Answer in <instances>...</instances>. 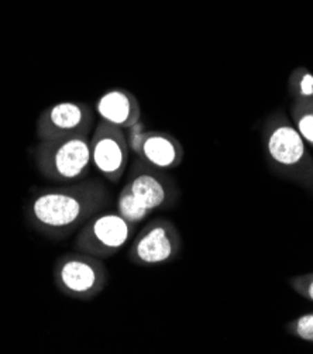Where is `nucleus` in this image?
<instances>
[{"instance_id": "f257e3e1", "label": "nucleus", "mask_w": 313, "mask_h": 354, "mask_svg": "<svg viewBox=\"0 0 313 354\" xmlns=\"http://www.w3.org/2000/svg\"><path fill=\"white\" fill-rule=\"evenodd\" d=\"M112 202L108 187L97 180H82L34 192L24 215L31 229L59 240L81 229Z\"/></svg>"}, {"instance_id": "f03ea898", "label": "nucleus", "mask_w": 313, "mask_h": 354, "mask_svg": "<svg viewBox=\"0 0 313 354\" xmlns=\"http://www.w3.org/2000/svg\"><path fill=\"white\" fill-rule=\"evenodd\" d=\"M306 141L284 112H272L263 126V145L272 171L284 178L309 185L313 184V161Z\"/></svg>"}, {"instance_id": "7ed1b4c3", "label": "nucleus", "mask_w": 313, "mask_h": 354, "mask_svg": "<svg viewBox=\"0 0 313 354\" xmlns=\"http://www.w3.org/2000/svg\"><path fill=\"white\" fill-rule=\"evenodd\" d=\"M32 160L44 178L61 185L85 180L92 165L91 136L73 134L41 140Z\"/></svg>"}, {"instance_id": "20e7f679", "label": "nucleus", "mask_w": 313, "mask_h": 354, "mask_svg": "<svg viewBox=\"0 0 313 354\" xmlns=\"http://www.w3.org/2000/svg\"><path fill=\"white\" fill-rule=\"evenodd\" d=\"M54 282L62 295L89 301L106 288L109 270L102 259L81 252L68 253L55 260Z\"/></svg>"}, {"instance_id": "39448f33", "label": "nucleus", "mask_w": 313, "mask_h": 354, "mask_svg": "<svg viewBox=\"0 0 313 354\" xmlns=\"http://www.w3.org/2000/svg\"><path fill=\"white\" fill-rule=\"evenodd\" d=\"M134 225L117 212H100L88 221L74 240V250L97 259H111L133 237Z\"/></svg>"}, {"instance_id": "423d86ee", "label": "nucleus", "mask_w": 313, "mask_h": 354, "mask_svg": "<svg viewBox=\"0 0 313 354\" xmlns=\"http://www.w3.org/2000/svg\"><path fill=\"white\" fill-rule=\"evenodd\" d=\"M182 252V236L177 225L168 219H154L134 237L127 259L142 267L161 266L176 260Z\"/></svg>"}, {"instance_id": "0eeeda50", "label": "nucleus", "mask_w": 313, "mask_h": 354, "mask_svg": "<svg viewBox=\"0 0 313 354\" xmlns=\"http://www.w3.org/2000/svg\"><path fill=\"white\" fill-rule=\"evenodd\" d=\"M126 187L138 203L151 212L172 207L181 194L167 169L157 168L138 157L129 171Z\"/></svg>"}, {"instance_id": "6e6552de", "label": "nucleus", "mask_w": 313, "mask_h": 354, "mask_svg": "<svg viewBox=\"0 0 313 354\" xmlns=\"http://www.w3.org/2000/svg\"><path fill=\"white\" fill-rule=\"evenodd\" d=\"M129 141L123 129L99 122L91 134L92 164L104 178L119 184L129 164Z\"/></svg>"}, {"instance_id": "1a4fd4ad", "label": "nucleus", "mask_w": 313, "mask_h": 354, "mask_svg": "<svg viewBox=\"0 0 313 354\" xmlns=\"http://www.w3.org/2000/svg\"><path fill=\"white\" fill-rule=\"evenodd\" d=\"M95 129V113L85 102H58L43 111L36 122L37 140L61 136H91Z\"/></svg>"}, {"instance_id": "9d476101", "label": "nucleus", "mask_w": 313, "mask_h": 354, "mask_svg": "<svg viewBox=\"0 0 313 354\" xmlns=\"http://www.w3.org/2000/svg\"><path fill=\"white\" fill-rule=\"evenodd\" d=\"M127 130H130V137H127L129 147L138 158L167 171L182 164L185 156L184 147L172 134L146 131L143 130L142 122Z\"/></svg>"}, {"instance_id": "9b49d317", "label": "nucleus", "mask_w": 313, "mask_h": 354, "mask_svg": "<svg viewBox=\"0 0 313 354\" xmlns=\"http://www.w3.org/2000/svg\"><path fill=\"white\" fill-rule=\"evenodd\" d=\"M95 111L102 122L123 130L142 122L140 103L127 89L115 88L106 91L96 100Z\"/></svg>"}, {"instance_id": "f8f14e48", "label": "nucleus", "mask_w": 313, "mask_h": 354, "mask_svg": "<svg viewBox=\"0 0 313 354\" xmlns=\"http://www.w3.org/2000/svg\"><path fill=\"white\" fill-rule=\"evenodd\" d=\"M116 206H117V214L134 226L142 223L153 214L151 210L146 209L144 206H142L135 201V198L133 196V194L130 192V189L126 185L123 187V189L119 194Z\"/></svg>"}, {"instance_id": "ddd939ff", "label": "nucleus", "mask_w": 313, "mask_h": 354, "mask_svg": "<svg viewBox=\"0 0 313 354\" xmlns=\"http://www.w3.org/2000/svg\"><path fill=\"white\" fill-rule=\"evenodd\" d=\"M292 118L295 127L302 136L306 143L313 146V109L303 102L299 100L292 109Z\"/></svg>"}, {"instance_id": "4468645a", "label": "nucleus", "mask_w": 313, "mask_h": 354, "mask_svg": "<svg viewBox=\"0 0 313 354\" xmlns=\"http://www.w3.org/2000/svg\"><path fill=\"white\" fill-rule=\"evenodd\" d=\"M285 330L303 342L313 343V313H305L285 325Z\"/></svg>"}, {"instance_id": "2eb2a0df", "label": "nucleus", "mask_w": 313, "mask_h": 354, "mask_svg": "<svg viewBox=\"0 0 313 354\" xmlns=\"http://www.w3.org/2000/svg\"><path fill=\"white\" fill-rule=\"evenodd\" d=\"M290 286L301 297L313 301V274L294 277L290 279Z\"/></svg>"}, {"instance_id": "dca6fc26", "label": "nucleus", "mask_w": 313, "mask_h": 354, "mask_svg": "<svg viewBox=\"0 0 313 354\" xmlns=\"http://www.w3.org/2000/svg\"><path fill=\"white\" fill-rule=\"evenodd\" d=\"M291 84L296 85V91L301 99L313 96V75L307 73H296L292 75Z\"/></svg>"}]
</instances>
